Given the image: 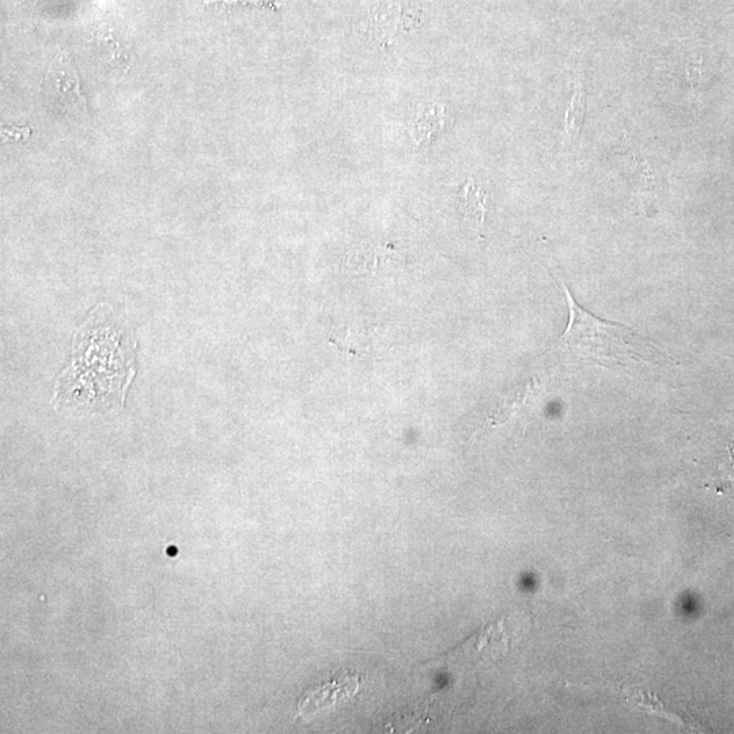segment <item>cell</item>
Returning <instances> with one entry per match:
<instances>
[{"label": "cell", "mask_w": 734, "mask_h": 734, "mask_svg": "<svg viewBox=\"0 0 734 734\" xmlns=\"http://www.w3.org/2000/svg\"><path fill=\"white\" fill-rule=\"evenodd\" d=\"M459 208L465 221L482 227L487 214V194L472 179L461 188Z\"/></svg>", "instance_id": "obj_7"}, {"label": "cell", "mask_w": 734, "mask_h": 734, "mask_svg": "<svg viewBox=\"0 0 734 734\" xmlns=\"http://www.w3.org/2000/svg\"><path fill=\"white\" fill-rule=\"evenodd\" d=\"M134 374L130 335L108 313L94 312L75 335L73 362L60 377L56 399L77 410H107L124 403Z\"/></svg>", "instance_id": "obj_1"}, {"label": "cell", "mask_w": 734, "mask_h": 734, "mask_svg": "<svg viewBox=\"0 0 734 734\" xmlns=\"http://www.w3.org/2000/svg\"><path fill=\"white\" fill-rule=\"evenodd\" d=\"M441 124H444V116L435 108L426 109L416 120V131L421 139H429L435 131L440 130Z\"/></svg>", "instance_id": "obj_9"}, {"label": "cell", "mask_w": 734, "mask_h": 734, "mask_svg": "<svg viewBox=\"0 0 734 734\" xmlns=\"http://www.w3.org/2000/svg\"><path fill=\"white\" fill-rule=\"evenodd\" d=\"M45 101L54 111L78 115L86 111L81 79L74 63L66 55L56 56L49 64L43 81Z\"/></svg>", "instance_id": "obj_3"}, {"label": "cell", "mask_w": 734, "mask_h": 734, "mask_svg": "<svg viewBox=\"0 0 734 734\" xmlns=\"http://www.w3.org/2000/svg\"><path fill=\"white\" fill-rule=\"evenodd\" d=\"M586 113V90L582 78L575 79L571 96L562 117L563 146H573L580 139Z\"/></svg>", "instance_id": "obj_6"}, {"label": "cell", "mask_w": 734, "mask_h": 734, "mask_svg": "<svg viewBox=\"0 0 734 734\" xmlns=\"http://www.w3.org/2000/svg\"><path fill=\"white\" fill-rule=\"evenodd\" d=\"M400 20L399 0H376L370 7L369 21H367L370 37L378 44H391L399 29Z\"/></svg>", "instance_id": "obj_5"}, {"label": "cell", "mask_w": 734, "mask_h": 734, "mask_svg": "<svg viewBox=\"0 0 734 734\" xmlns=\"http://www.w3.org/2000/svg\"><path fill=\"white\" fill-rule=\"evenodd\" d=\"M361 688L362 677L359 675L348 673V675L335 677L328 683H324L323 686L305 692L301 701L298 702V714L304 718L310 717L321 710L329 709L340 702L354 698Z\"/></svg>", "instance_id": "obj_4"}, {"label": "cell", "mask_w": 734, "mask_h": 734, "mask_svg": "<svg viewBox=\"0 0 734 734\" xmlns=\"http://www.w3.org/2000/svg\"><path fill=\"white\" fill-rule=\"evenodd\" d=\"M562 293L569 306V324L563 332L559 350L563 355H571L608 367H630L633 363L652 362L648 339L624 325L609 323L582 308L571 294L566 283L559 279Z\"/></svg>", "instance_id": "obj_2"}, {"label": "cell", "mask_w": 734, "mask_h": 734, "mask_svg": "<svg viewBox=\"0 0 734 734\" xmlns=\"http://www.w3.org/2000/svg\"><path fill=\"white\" fill-rule=\"evenodd\" d=\"M622 692L624 698H626L628 702L639 707V709L648 711L649 714L661 715V717L668 718V720L676 722V724L683 726L687 725L686 720H683L680 715L673 713L671 710L665 709V706L662 705L660 699H658L653 692L646 691L643 690V688L638 687H623Z\"/></svg>", "instance_id": "obj_8"}]
</instances>
